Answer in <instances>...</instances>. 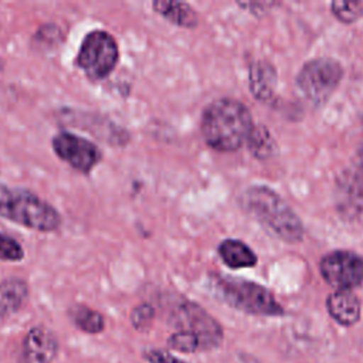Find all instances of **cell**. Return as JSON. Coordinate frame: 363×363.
Segmentation results:
<instances>
[{
  "mask_svg": "<svg viewBox=\"0 0 363 363\" xmlns=\"http://www.w3.org/2000/svg\"><path fill=\"white\" fill-rule=\"evenodd\" d=\"M210 286L218 299L241 312L258 316L284 315L274 294L257 282L214 274L210 277Z\"/></svg>",
  "mask_w": 363,
  "mask_h": 363,
  "instance_id": "277c9868",
  "label": "cell"
},
{
  "mask_svg": "<svg viewBox=\"0 0 363 363\" xmlns=\"http://www.w3.org/2000/svg\"><path fill=\"white\" fill-rule=\"evenodd\" d=\"M218 255L223 262L231 269L250 268L257 265V254L242 241L227 238L218 245Z\"/></svg>",
  "mask_w": 363,
  "mask_h": 363,
  "instance_id": "5bb4252c",
  "label": "cell"
},
{
  "mask_svg": "<svg viewBox=\"0 0 363 363\" xmlns=\"http://www.w3.org/2000/svg\"><path fill=\"white\" fill-rule=\"evenodd\" d=\"M28 296L27 284L21 279H7L0 284V318L16 313Z\"/></svg>",
  "mask_w": 363,
  "mask_h": 363,
  "instance_id": "9a60e30c",
  "label": "cell"
},
{
  "mask_svg": "<svg viewBox=\"0 0 363 363\" xmlns=\"http://www.w3.org/2000/svg\"><path fill=\"white\" fill-rule=\"evenodd\" d=\"M52 149L61 160L82 173L91 172L102 159L95 143L69 132L57 133L52 138Z\"/></svg>",
  "mask_w": 363,
  "mask_h": 363,
  "instance_id": "9c48e42d",
  "label": "cell"
},
{
  "mask_svg": "<svg viewBox=\"0 0 363 363\" xmlns=\"http://www.w3.org/2000/svg\"><path fill=\"white\" fill-rule=\"evenodd\" d=\"M248 150L257 159H269L277 152V142L264 125H254L250 138L247 140Z\"/></svg>",
  "mask_w": 363,
  "mask_h": 363,
  "instance_id": "e0dca14e",
  "label": "cell"
},
{
  "mask_svg": "<svg viewBox=\"0 0 363 363\" xmlns=\"http://www.w3.org/2000/svg\"><path fill=\"white\" fill-rule=\"evenodd\" d=\"M145 359L147 360V363H187L176 356H173L172 353H169L167 350L163 349H149L145 352Z\"/></svg>",
  "mask_w": 363,
  "mask_h": 363,
  "instance_id": "7402d4cb",
  "label": "cell"
},
{
  "mask_svg": "<svg viewBox=\"0 0 363 363\" xmlns=\"http://www.w3.org/2000/svg\"><path fill=\"white\" fill-rule=\"evenodd\" d=\"M119 58L116 40L105 30L89 31L81 43L77 64L92 79H102L112 72Z\"/></svg>",
  "mask_w": 363,
  "mask_h": 363,
  "instance_id": "52a82bcc",
  "label": "cell"
},
{
  "mask_svg": "<svg viewBox=\"0 0 363 363\" xmlns=\"http://www.w3.org/2000/svg\"><path fill=\"white\" fill-rule=\"evenodd\" d=\"M58 353L55 333L44 326L31 328L23 340L24 363H51Z\"/></svg>",
  "mask_w": 363,
  "mask_h": 363,
  "instance_id": "8fae6325",
  "label": "cell"
},
{
  "mask_svg": "<svg viewBox=\"0 0 363 363\" xmlns=\"http://www.w3.org/2000/svg\"><path fill=\"white\" fill-rule=\"evenodd\" d=\"M254 128L250 109L238 99L218 98L201 115L200 129L206 143L218 152H234L247 143Z\"/></svg>",
  "mask_w": 363,
  "mask_h": 363,
  "instance_id": "6da1fadb",
  "label": "cell"
},
{
  "mask_svg": "<svg viewBox=\"0 0 363 363\" xmlns=\"http://www.w3.org/2000/svg\"><path fill=\"white\" fill-rule=\"evenodd\" d=\"M172 319L179 330L167 339V345L177 352L211 350L223 342L224 332L221 325L196 302L183 301L173 311Z\"/></svg>",
  "mask_w": 363,
  "mask_h": 363,
  "instance_id": "3957f363",
  "label": "cell"
},
{
  "mask_svg": "<svg viewBox=\"0 0 363 363\" xmlns=\"http://www.w3.org/2000/svg\"><path fill=\"white\" fill-rule=\"evenodd\" d=\"M74 325L82 332L96 335L105 329V319L98 312L85 305H77L69 312Z\"/></svg>",
  "mask_w": 363,
  "mask_h": 363,
  "instance_id": "ac0fdd59",
  "label": "cell"
},
{
  "mask_svg": "<svg viewBox=\"0 0 363 363\" xmlns=\"http://www.w3.org/2000/svg\"><path fill=\"white\" fill-rule=\"evenodd\" d=\"M155 316V309L149 303H140L130 312V322L138 330H145L150 326Z\"/></svg>",
  "mask_w": 363,
  "mask_h": 363,
  "instance_id": "44dd1931",
  "label": "cell"
},
{
  "mask_svg": "<svg viewBox=\"0 0 363 363\" xmlns=\"http://www.w3.org/2000/svg\"><path fill=\"white\" fill-rule=\"evenodd\" d=\"M24 257L21 245L11 237L0 233V259L3 261H20Z\"/></svg>",
  "mask_w": 363,
  "mask_h": 363,
  "instance_id": "ffe728a7",
  "label": "cell"
},
{
  "mask_svg": "<svg viewBox=\"0 0 363 363\" xmlns=\"http://www.w3.org/2000/svg\"><path fill=\"white\" fill-rule=\"evenodd\" d=\"M278 74L268 60H255L248 68V86L255 99L271 102L275 98Z\"/></svg>",
  "mask_w": 363,
  "mask_h": 363,
  "instance_id": "7c38bea8",
  "label": "cell"
},
{
  "mask_svg": "<svg viewBox=\"0 0 363 363\" xmlns=\"http://www.w3.org/2000/svg\"><path fill=\"white\" fill-rule=\"evenodd\" d=\"M343 77L342 64L329 57H318L306 61L296 74V85L302 94L313 104H325Z\"/></svg>",
  "mask_w": 363,
  "mask_h": 363,
  "instance_id": "8992f818",
  "label": "cell"
},
{
  "mask_svg": "<svg viewBox=\"0 0 363 363\" xmlns=\"http://www.w3.org/2000/svg\"><path fill=\"white\" fill-rule=\"evenodd\" d=\"M326 309L342 326H353L362 315V303L353 291H335L326 298Z\"/></svg>",
  "mask_w": 363,
  "mask_h": 363,
  "instance_id": "4fadbf2b",
  "label": "cell"
},
{
  "mask_svg": "<svg viewBox=\"0 0 363 363\" xmlns=\"http://www.w3.org/2000/svg\"><path fill=\"white\" fill-rule=\"evenodd\" d=\"M319 271L336 291H352L363 282V258L349 250H335L320 258Z\"/></svg>",
  "mask_w": 363,
  "mask_h": 363,
  "instance_id": "ba28073f",
  "label": "cell"
},
{
  "mask_svg": "<svg viewBox=\"0 0 363 363\" xmlns=\"http://www.w3.org/2000/svg\"><path fill=\"white\" fill-rule=\"evenodd\" d=\"M335 193L337 208L343 216L353 218L363 214V162L356 159L339 174Z\"/></svg>",
  "mask_w": 363,
  "mask_h": 363,
  "instance_id": "30bf717a",
  "label": "cell"
},
{
  "mask_svg": "<svg viewBox=\"0 0 363 363\" xmlns=\"http://www.w3.org/2000/svg\"><path fill=\"white\" fill-rule=\"evenodd\" d=\"M0 216L26 228L54 231L61 225L60 213L31 191L0 183Z\"/></svg>",
  "mask_w": 363,
  "mask_h": 363,
  "instance_id": "5b68a950",
  "label": "cell"
},
{
  "mask_svg": "<svg viewBox=\"0 0 363 363\" xmlns=\"http://www.w3.org/2000/svg\"><path fill=\"white\" fill-rule=\"evenodd\" d=\"M241 207L255 218L264 230L285 242H299L303 238V224L286 201L264 184L247 187L240 197Z\"/></svg>",
  "mask_w": 363,
  "mask_h": 363,
  "instance_id": "7a4b0ae2",
  "label": "cell"
},
{
  "mask_svg": "<svg viewBox=\"0 0 363 363\" xmlns=\"http://www.w3.org/2000/svg\"><path fill=\"white\" fill-rule=\"evenodd\" d=\"M152 7L156 13L167 18L176 26L191 28L197 26V14L194 9L184 3V1H169V0H162V1H153Z\"/></svg>",
  "mask_w": 363,
  "mask_h": 363,
  "instance_id": "2e32d148",
  "label": "cell"
},
{
  "mask_svg": "<svg viewBox=\"0 0 363 363\" xmlns=\"http://www.w3.org/2000/svg\"><path fill=\"white\" fill-rule=\"evenodd\" d=\"M330 11L343 24H352L363 16V1H332Z\"/></svg>",
  "mask_w": 363,
  "mask_h": 363,
  "instance_id": "d6986e66",
  "label": "cell"
}]
</instances>
